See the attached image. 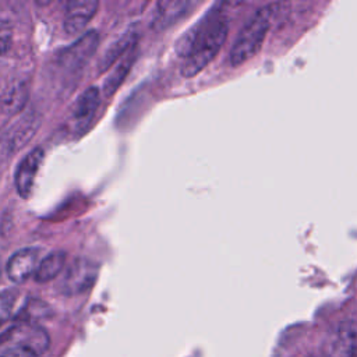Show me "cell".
<instances>
[{"label":"cell","instance_id":"cell-1","mask_svg":"<svg viewBox=\"0 0 357 357\" xmlns=\"http://www.w3.org/2000/svg\"><path fill=\"white\" fill-rule=\"evenodd\" d=\"M227 32V20L215 10L190 28L176 45L177 53L184 57L180 68L181 75L191 78L202 71L223 46Z\"/></svg>","mask_w":357,"mask_h":357},{"label":"cell","instance_id":"cell-2","mask_svg":"<svg viewBox=\"0 0 357 357\" xmlns=\"http://www.w3.org/2000/svg\"><path fill=\"white\" fill-rule=\"evenodd\" d=\"M282 4L271 3L259 7L238 31L230 49L229 60L231 67H238L248 61L261 49L266 32L272 24L276 11Z\"/></svg>","mask_w":357,"mask_h":357},{"label":"cell","instance_id":"cell-3","mask_svg":"<svg viewBox=\"0 0 357 357\" xmlns=\"http://www.w3.org/2000/svg\"><path fill=\"white\" fill-rule=\"evenodd\" d=\"M40 126V119L35 110L20 117L0 135V160L10 159L17 151L24 148L35 135Z\"/></svg>","mask_w":357,"mask_h":357},{"label":"cell","instance_id":"cell-4","mask_svg":"<svg viewBox=\"0 0 357 357\" xmlns=\"http://www.w3.org/2000/svg\"><path fill=\"white\" fill-rule=\"evenodd\" d=\"M4 344L8 347H24L39 356L47 350L50 337L42 326L33 322H21L0 335V346Z\"/></svg>","mask_w":357,"mask_h":357},{"label":"cell","instance_id":"cell-5","mask_svg":"<svg viewBox=\"0 0 357 357\" xmlns=\"http://www.w3.org/2000/svg\"><path fill=\"white\" fill-rule=\"evenodd\" d=\"M98 265L84 257L73 259V262L66 268L61 279L57 284L60 293L66 296H75L91 289L98 278Z\"/></svg>","mask_w":357,"mask_h":357},{"label":"cell","instance_id":"cell-6","mask_svg":"<svg viewBox=\"0 0 357 357\" xmlns=\"http://www.w3.org/2000/svg\"><path fill=\"white\" fill-rule=\"evenodd\" d=\"M357 353V325L342 321L326 336L324 357H354Z\"/></svg>","mask_w":357,"mask_h":357},{"label":"cell","instance_id":"cell-7","mask_svg":"<svg viewBox=\"0 0 357 357\" xmlns=\"http://www.w3.org/2000/svg\"><path fill=\"white\" fill-rule=\"evenodd\" d=\"M99 43V33L96 31H89L85 35L79 36L74 43L63 49L57 61L61 68L68 71H75L82 68L93 56Z\"/></svg>","mask_w":357,"mask_h":357},{"label":"cell","instance_id":"cell-8","mask_svg":"<svg viewBox=\"0 0 357 357\" xmlns=\"http://www.w3.org/2000/svg\"><path fill=\"white\" fill-rule=\"evenodd\" d=\"M29 98L28 84L24 78L8 77L0 84V110L13 116L21 112Z\"/></svg>","mask_w":357,"mask_h":357},{"label":"cell","instance_id":"cell-9","mask_svg":"<svg viewBox=\"0 0 357 357\" xmlns=\"http://www.w3.org/2000/svg\"><path fill=\"white\" fill-rule=\"evenodd\" d=\"M45 152L40 146L31 149L18 163L15 174H14V184L18 195L21 198H28L32 192V187L35 183L36 173L42 165Z\"/></svg>","mask_w":357,"mask_h":357},{"label":"cell","instance_id":"cell-10","mask_svg":"<svg viewBox=\"0 0 357 357\" xmlns=\"http://www.w3.org/2000/svg\"><path fill=\"white\" fill-rule=\"evenodd\" d=\"M40 250L36 247L21 248L7 261V276L14 283H22L36 273L39 266Z\"/></svg>","mask_w":357,"mask_h":357},{"label":"cell","instance_id":"cell-11","mask_svg":"<svg viewBox=\"0 0 357 357\" xmlns=\"http://www.w3.org/2000/svg\"><path fill=\"white\" fill-rule=\"evenodd\" d=\"M99 7L98 0L70 1L64 14V31L68 35H77L88 25Z\"/></svg>","mask_w":357,"mask_h":357},{"label":"cell","instance_id":"cell-12","mask_svg":"<svg viewBox=\"0 0 357 357\" xmlns=\"http://www.w3.org/2000/svg\"><path fill=\"white\" fill-rule=\"evenodd\" d=\"M138 42V31L132 26L130 29H127L116 42H113L107 50H105V53L102 54V57L99 59L98 63V70L99 73L106 71L107 68H110V66L119 59L121 57V54H124L126 52H128L134 45H137Z\"/></svg>","mask_w":357,"mask_h":357},{"label":"cell","instance_id":"cell-13","mask_svg":"<svg viewBox=\"0 0 357 357\" xmlns=\"http://www.w3.org/2000/svg\"><path fill=\"white\" fill-rule=\"evenodd\" d=\"M138 53V46L134 45L117 63V66L107 74L105 82H103V95L105 96H112L119 86L124 82L127 74L130 73Z\"/></svg>","mask_w":357,"mask_h":357},{"label":"cell","instance_id":"cell-14","mask_svg":"<svg viewBox=\"0 0 357 357\" xmlns=\"http://www.w3.org/2000/svg\"><path fill=\"white\" fill-rule=\"evenodd\" d=\"M100 103V91L96 86H89L85 89L75 100L73 106V117L78 123H88Z\"/></svg>","mask_w":357,"mask_h":357},{"label":"cell","instance_id":"cell-15","mask_svg":"<svg viewBox=\"0 0 357 357\" xmlns=\"http://www.w3.org/2000/svg\"><path fill=\"white\" fill-rule=\"evenodd\" d=\"M190 3L187 1H159L155 18L152 21L155 29H165L174 24L187 10Z\"/></svg>","mask_w":357,"mask_h":357},{"label":"cell","instance_id":"cell-16","mask_svg":"<svg viewBox=\"0 0 357 357\" xmlns=\"http://www.w3.org/2000/svg\"><path fill=\"white\" fill-rule=\"evenodd\" d=\"M66 264V252L64 251H53L49 255H46L38 266V271L35 273V280L45 283L52 279H54L61 269L64 268Z\"/></svg>","mask_w":357,"mask_h":357},{"label":"cell","instance_id":"cell-17","mask_svg":"<svg viewBox=\"0 0 357 357\" xmlns=\"http://www.w3.org/2000/svg\"><path fill=\"white\" fill-rule=\"evenodd\" d=\"M13 42V25L7 17L0 14V56L4 54Z\"/></svg>","mask_w":357,"mask_h":357},{"label":"cell","instance_id":"cell-18","mask_svg":"<svg viewBox=\"0 0 357 357\" xmlns=\"http://www.w3.org/2000/svg\"><path fill=\"white\" fill-rule=\"evenodd\" d=\"M13 311V297L7 293H0V326L10 318Z\"/></svg>","mask_w":357,"mask_h":357},{"label":"cell","instance_id":"cell-19","mask_svg":"<svg viewBox=\"0 0 357 357\" xmlns=\"http://www.w3.org/2000/svg\"><path fill=\"white\" fill-rule=\"evenodd\" d=\"M0 357H38L33 351L24 347H7Z\"/></svg>","mask_w":357,"mask_h":357},{"label":"cell","instance_id":"cell-20","mask_svg":"<svg viewBox=\"0 0 357 357\" xmlns=\"http://www.w3.org/2000/svg\"><path fill=\"white\" fill-rule=\"evenodd\" d=\"M0 276H1V261H0Z\"/></svg>","mask_w":357,"mask_h":357},{"label":"cell","instance_id":"cell-21","mask_svg":"<svg viewBox=\"0 0 357 357\" xmlns=\"http://www.w3.org/2000/svg\"><path fill=\"white\" fill-rule=\"evenodd\" d=\"M354 357H357V353H356V356H354Z\"/></svg>","mask_w":357,"mask_h":357}]
</instances>
